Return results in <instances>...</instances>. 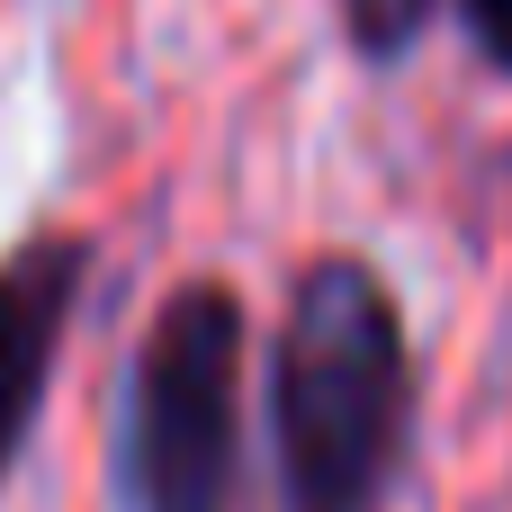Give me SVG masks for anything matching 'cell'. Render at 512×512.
<instances>
[{"label":"cell","instance_id":"6da1fadb","mask_svg":"<svg viewBox=\"0 0 512 512\" xmlns=\"http://www.w3.org/2000/svg\"><path fill=\"white\" fill-rule=\"evenodd\" d=\"M423 360L396 279L369 252H315L270 342V495L279 512H387L414 468Z\"/></svg>","mask_w":512,"mask_h":512},{"label":"cell","instance_id":"7a4b0ae2","mask_svg":"<svg viewBox=\"0 0 512 512\" xmlns=\"http://www.w3.org/2000/svg\"><path fill=\"white\" fill-rule=\"evenodd\" d=\"M243 360L252 306L234 279H180L117 387V504L126 512H243Z\"/></svg>","mask_w":512,"mask_h":512},{"label":"cell","instance_id":"3957f363","mask_svg":"<svg viewBox=\"0 0 512 512\" xmlns=\"http://www.w3.org/2000/svg\"><path fill=\"white\" fill-rule=\"evenodd\" d=\"M99 279V234L81 225H36L27 243L0 252V486L18 477L54 378H63V342L81 324V297Z\"/></svg>","mask_w":512,"mask_h":512},{"label":"cell","instance_id":"277c9868","mask_svg":"<svg viewBox=\"0 0 512 512\" xmlns=\"http://www.w3.org/2000/svg\"><path fill=\"white\" fill-rule=\"evenodd\" d=\"M441 27V0H342V36L369 72H396L423 54V36Z\"/></svg>","mask_w":512,"mask_h":512},{"label":"cell","instance_id":"5b68a950","mask_svg":"<svg viewBox=\"0 0 512 512\" xmlns=\"http://www.w3.org/2000/svg\"><path fill=\"white\" fill-rule=\"evenodd\" d=\"M459 36L495 81H512V0H459Z\"/></svg>","mask_w":512,"mask_h":512}]
</instances>
